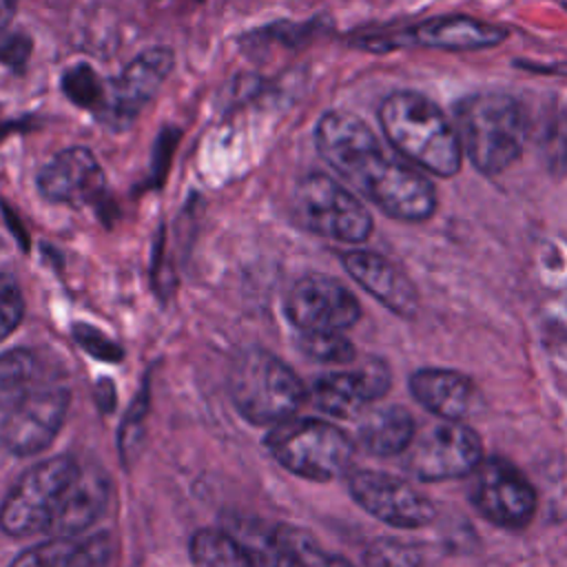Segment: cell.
Segmentation results:
<instances>
[{"instance_id":"cell-1","label":"cell","mask_w":567,"mask_h":567,"mask_svg":"<svg viewBox=\"0 0 567 567\" xmlns=\"http://www.w3.org/2000/svg\"><path fill=\"white\" fill-rule=\"evenodd\" d=\"M315 146L354 190L401 221H423L436 208L432 182L388 153L372 128L350 111H328L315 126Z\"/></svg>"},{"instance_id":"cell-2","label":"cell","mask_w":567,"mask_h":567,"mask_svg":"<svg viewBox=\"0 0 567 567\" xmlns=\"http://www.w3.org/2000/svg\"><path fill=\"white\" fill-rule=\"evenodd\" d=\"M379 122L390 146L412 164L452 177L461 171V140L441 109L414 91H394L379 106Z\"/></svg>"},{"instance_id":"cell-3","label":"cell","mask_w":567,"mask_h":567,"mask_svg":"<svg viewBox=\"0 0 567 567\" xmlns=\"http://www.w3.org/2000/svg\"><path fill=\"white\" fill-rule=\"evenodd\" d=\"M461 148L476 171L498 175L523 153L525 115L520 104L498 91L465 95L454 106Z\"/></svg>"},{"instance_id":"cell-4","label":"cell","mask_w":567,"mask_h":567,"mask_svg":"<svg viewBox=\"0 0 567 567\" xmlns=\"http://www.w3.org/2000/svg\"><path fill=\"white\" fill-rule=\"evenodd\" d=\"M235 408L257 425H277L290 419L306 399L299 377L275 354L250 348L244 350L228 374Z\"/></svg>"},{"instance_id":"cell-5","label":"cell","mask_w":567,"mask_h":567,"mask_svg":"<svg viewBox=\"0 0 567 567\" xmlns=\"http://www.w3.org/2000/svg\"><path fill=\"white\" fill-rule=\"evenodd\" d=\"M266 447L288 472L330 481L350 467L354 445L343 430L321 419H286L266 436Z\"/></svg>"},{"instance_id":"cell-6","label":"cell","mask_w":567,"mask_h":567,"mask_svg":"<svg viewBox=\"0 0 567 567\" xmlns=\"http://www.w3.org/2000/svg\"><path fill=\"white\" fill-rule=\"evenodd\" d=\"M78 472L80 465L69 456H53L27 470L0 505V527L11 536L47 532Z\"/></svg>"},{"instance_id":"cell-7","label":"cell","mask_w":567,"mask_h":567,"mask_svg":"<svg viewBox=\"0 0 567 567\" xmlns=\"http://www.w3.org/2000/svg\"><path fill=\"white\" fill-rule=\"evenodd\" d=\"M292 206L297 219L328 239L359 244L372 233L368 208L337 179L326 173H310L295 186Z\"/></svg>"},{"instance_id":"cell-8","label":"cell","mask_w":567,"mask_h":567,"mask_svg":"<svg viewBox=\"0 0 567 567\" xmlns=\"http://www.w3.org/2000/svg\"><path fill=\"white\" fill-rule=\"evenodd\" d=\"M175 53L168 47L142 51L117 78L104 82V97L95 109V117L109 131L128 128L171 75Z\"/></svg>"},{"instance_id":"cell-9","label":"cell","mask_w":567,"mask_h":567,"mask_svg":"<svg viewBox=\"0 0 567 567\" xmlns=\"http://www.w3.org/2000/svg\"><path fill=\"white\" fill-rule=\"evenodd\" d=\"M509 35L507 29L474 20L470 16H439L423 20L405 31H390V33H370L363 35L357 44L385 53L401 47H425V49H441V51H481L492 49L505 42Z\"/></svg>"},{"instance_id":"cell-10","label":"cell","mask_w":567,"mask_h":567,"mask_svg":"<svg viewBox=\"0 0 567 567\" xmlns=\"http://www.w3.org/2000/svg\"><path fill=\"white\" fill-rule=\"evenodd\" d=\"M478 463V434L472 427L450 419L427 427L405 447V465L421 481L458 478L474 472Z\"/></svg>"},{"instance_id":"cell-11","label":"cell","mask_w":567,"mask_h":567,"mask_svg":"<svg viewBox=\"0 0 567 567\" xmlns=\"http://www.w3.org/2000/svg\"><path fill=\"white\" fill-rule=\"evenodd\" d=\"M470 496L474 507L501 527H523L536 509V492L532 483L505 458H487L485 463H478Z\"/></svg>"},{"instance_id":"cell-12","label":"cell","mask_w":567,"mask_h":567,"mask_svg":"<svg viewBox=\"0 0 567 567\" xmlns=\"http://www.w3.org/2000/svg\"><path fill=\"white\" fill-rule=\"evenodd\" d=\"M286 315L301 332H343L361 317L357 297L337 279L301 277L286 297Z\"/></svg>"},{"instance_id":"cell-13","label":"cell","mask_w":567,"mask_h":567,"mask_svg":"<svg viewBox=\"0 0 567 567\" xmlns=\"http://www.w3.org/2000/svg\"><path fill=\"white\" fill-rule=\"evenodd\" d=\"M69 408L64 388H35L20 403L7 410L0 425V443L16 456L42 452L55 439Z\"/></svg>"},{"instance_id":"cell-14","label":"cell","mask_w":567,"mask_h":567,"mask_svg":"<svg viewBox=\"0 0 567 567\" xmlns=\"http://www.w3.org/2000/svg\"><path fill=\"white\" fill-rule=\"evenodd\" d=\"M348 487L352 498L368 514L394 527H423L436 514L425 494L392 474L359 470L350 474Z\"/></svg>"},{"instance_id":"cell-15","label":"cell","mask_w":567,"mask_h":567,"mask_svg":"<svg viewBox=\"0 0 567 567\" xmlns=\"http://www.w3.org/2000/svg\"><path fill=\"white\" fill-rule=\"evenodd\" d=\"M44 199L69 206H97L106 195V177L89 148L71 146L53 155L38 173Z\"/></svg>"},{"instance_id":"cell-16","label":"cell","mask_w":567,"mask_h":567,"mask_svg":"<svg viewBox=\"0 0 567 567\" xmlns=\"http://www.w3.org/2000/svg\"><path fill=\"white\" fill-rule=\"evenodd\" d=\"M390 385V372L381 361H370L354 372L323 374L312 385L315 405L339 419L359 414L365 403L385 394Z\"/></svg>"},{"instance_id":"cell-17","label":"cell","mask_w":567,"mask_h":567,"mask_svg":"<svg viewBox=\"0 0 567 567\" xmlns=\"http://www.w3.org/2000/svg\"><path fill=\"white\" fill-rule=\"evenodd\" d=\"M343 266L361 288H365L392 312L403 317H412L416 312V288L385 257L370 250H350L343 255Z\"/></svg>"},{"instance_id":"cell-18","label":"cell","mask_w":567,"mask_h":567,"mask_svg":"<svg viewBox=\"0 0 567 567\" xmlns=\"http://www.w3.org/2000/svg\"><path fill=\"white\" fill-rule=\"evenodd\" d=\"M111 554L113 543L106 532L86 538L53 536L24 549L11 567H106Z\"/></svg>"},{"instance_id":"cell-19","label":"cell","mask_w":567,"mask_h":567,"mask_svg":"<svg viewBox=\"0 0 567 567\" xmlns=\"http://www.w3.org/2000/svg\"><path fill=\"white\" fill-rule=\"evenodd\" d=\"M109 483L100 470H82L66 487L58 512L49 525L51 536H75L84 532L104 509Z\"/></svg>"},{"instance_id":"cell-20","label":"cell","mask_w":567,"mask_h":567,"mask_svg":"<svg viewBox=\"0 0 567 567\" xmlns=\"http://www.w3.org/2000/svg\"><path fill=\"white\" fill-rule=\"evenodd\" d=\"M412 396L432 414L450 421H461L474 403L472 381L454 370L423 368L410 379Z\"/></svg>"},{"instance_id":"cell-21","label":"cell","mask_w":567,"mask_h":567,"mask_svg":"<svg viewBox=\"0 0 567 567\" xmlns=\"http://www.w3.org/2000/svg\"><path fill=\"white\" fill-rule=\"evenodd\" d=\"M224 532L237 543L250 567H299L279 529H270L261 520L230 516Z\"/></svg>"},{"instance_id":"cell-22","label":"cell","mask_w":567,"mask_h":567,"mask_svg":"<svg viewBox=\"0 0 567 567\" xmlns=\"http://www.w3.org/2000/svg\"><path fill=\"white\" fill-rule=\"evenodd\" d=\"M414 439V419L401 405H383L372 410L359 425L361 445L377 456L405 452Z\"/></svg>"},{"instance_id":"cell-23","label":"cell","mask_w":567,"mask_h":567,"mask_svg":"<svg viewBox=\"0 0 567 567\" xmlns=\"http://www.w3.org/2000/svg\"><path fill=\"white\" fill-rule=\"evenodd\" d=\"M40 359L33 350L16 348L0 354V410H9L35 390Z\"/></svg>"},{"instance_id":"cell-24","label":"cell","mask_w":567,"mask_h":567,"mask_svg":"<svg viewBox=\"0 0 567 567\" xmlns=\"http://www.w3.org/2000/svg\"><path fill=\"white\" fill-rule=\"evenodd\" d=\"M195 567H250L237 543L221 529H199L190 538Z\"/></svg>"},{"instance_id":"cell-25","label":"cell","mask_w":567,"mask_h":567,"mask_svg":"<svg viewBox=\"0 0 567 567\" xmlns=\"http://www.w3.org/2000/svg\"><path fill=\"white\" fill-rule=\"evenodd\" d=\"M62 93L82 109H97L104 97V82L97 78L91 64L78 62L64 71L60 80Z\"/></svg>"},{"instance_id":"cell-26","label":"cell","mask_w":567,"mask_h":567,"mask_svg":"<svg viewBox=\"0 0 567 567\" xmlns=\"http://www.w3.org/2000/svg\"><path fill=\"white\" fill-rule=\"evenodd\" d=\"M301 350L323 363H350L354 346L341 332H301Z\"/></svg>"},{"instance_id":"cell-27","label":"cell","mask_w":567,"mask_h":567,"mask_svg":"<svg viewBox=\"0 0 567 567\" xmlns=\"http://www.w3.org/2000/svg\"><path fill=\"white\" fill-rule=\"evenodd\" d=\"M290 551L295 554L299 567H352L346 558L323 551L308 534L292 527H277Z\"/></svg>"},{"instance_id":"cell-28","label":"cell","mask_w":567,"mask_h":567,"mask_svg":"<svg viewBox=\"0 0 567 567\" xmlns=\"http://www.w3.org/2000/svg\"><path fill=\"white\" fill-rule=\"evenodd\" d=\"M24 299L13 275L0 272V341H4L22 321Z\"/></svg>"},{"instance_id":"cell-29","label":"cell","mask_w":567,"mask_h":567,"mask_svg":"<svg viewBox=\"0 0 567 567\" xmlns=\"http://www.w3.org/2000/svg\"><path fill=\"white\" fill-rule=\"evenodd\" d=\"M31 35L22 31L0 29V64L11 71H22L31 55Z\"/></svg>"},{"instance_id":"cell-30","label":"cell","mask_w":567,"mask_h":567,"mask_svg":"<svg viewBox=\"0 0 567 567\" xmlns=\"http://www.w3.org/2000/svg\"><path fill=\"white\" fill-rule=\"evenodd\" d=\"M146 408H148V399L142 392L137 396V401L133 403V408L128 410L124 425H122V436H120V450L126 456H131L133 452H137L140 441L144 436V419H146Z\"/></svg>"},{"instance_id":"cell-31","label":"cell","mask_w":567,"mask_h":567,"mask_svg":"<svg viewBox=\"0 0 567 567\" xmlns=\"http://www.w3.org/2000/svg\"><path fill=\"white\" fill-rule=\"evenodd\" d=\"M73 337L75 341L93 357L102 359V361H120L122 359V350L115 341H111L106 334H102L100 330L91 328V326H75L73 328Z\"/></svg>"},{"instance_id":"cell-32","label":"cell","mask_w":567,"mask_h":567,"mask_svg":"<svg viewBox=\"0 0 567 567\" xmlns=\"http://www.w3.org/2000/svg\"><path fill=\"white\" fill-rule=\"evenodd\" d=\"M368 567H414L416 558L410 549L394 543H377L365 554Z\"/></svg>"},{"instance_id":"cell-33","label":"cell","mask_w":567,"mask_h":567,"mask_svg":"<svg viewBox=\"0 0 567 567\" xmlns=\"http://www.w3.org/2000/svg\"><path fill=\"white\" fill-rule=\"evenodd\" d=\"M543 151L551 166L567 168V124H556L551 128L547 126L543 137Z\"/></svg>"},{"instance_id":"cell-34","label":"cell","mask_w":567,"mask_h":567,"mask_svg":"<svg viewBox=\"0 0 567 567\" xmlns=\"http://www.w3.org/2000/svg\"><path fill=\"white\" fill-rule=\"evenodd\" d=\"M177 140H179V131L177 128H164L162 135L157 137L155 153H153V171H155L157 179H162V175L166 173L168 162H171V153H173Z\"/></svg>"},{"instance_id":"cell-35","label":"cell","mask_w":567,"mask_h":567,"mask_svg":"<svg viewBox=\"0 0 567 567\" xmlns=\"http://www.w3.org/2000/svg\"><path fill=\"white\" fill-rule=\"evenodd\" d=\"M18 0H0V29H7L11 18L16 16Z\"/></svg>"},{"instance_id":"cell-36","label":"cell","mask_w":567,"mask_h":567,"mask_svg":"<svg viewBox=\"0 0 567 567\" xmlns=\"http://www.w3.org/2000/svg\"><path fill=\"white\" fill-rule=\"evenodd\" d=\"M0 120H2V106H0ZM2 126V124H0Z\"/></svg>"}]
</instances>
